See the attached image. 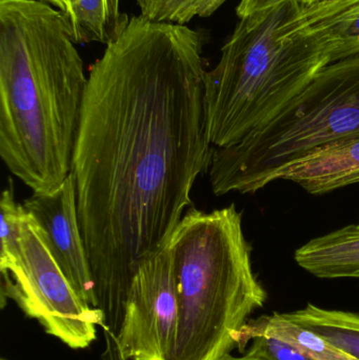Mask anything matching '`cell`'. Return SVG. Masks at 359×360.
I'll return each instance as SVG.
<instances>
[{"instance_id": "obj_1", "label": "cell", "mask_w": 359, "mask_h": 360, "mask_svg": "<svg viewBox=\"0 0 359 360\" xmlns=\"http://www.w3.org/2000/svg\"><path fill=\"white\" fill-rule=\"evenodd\" d=\"M204 46L202 32L139 15L89 73L72 174L107 353L135 271L169 243L210 168Z\"/></svg>"}, {"instance_id": "obj_2", "label": "cell", "mask_w": 359, "mask_h": 360, "mask_svg": "<svg viewBox=\"0 0 359 360\" xmlns=\"http://www.w3.org/2000/svg\"><path fill=\"white\" fill-rule=\"evenodd\" d=\"M88 80L60 10L0 0V156L36 194L72 172Z\"/></svg>"}, {"instance_id": "obj_3", "label": "cell", "mask_w": 359, "mask_h": 360, "mask_svg": "<svg viewBox=\"0 0 359 360\" xmlns=\"http://www.w3.org/2000/svg\"><path fill=\"white\" fill-rule=\"evenodd\" d=\"M354 0H290L240 18L218 63L204 73L207 129L214 148L269 122L331 63L337 22Z\"/></svg>"}, {"instance_id": "obj_4", "label": "cell", "mask_w": 359, "mask_h": 360, "mask_svg": "<svg viewBox=\"0 0 359 360\" xmlns=\"http://www.w3.org/2000/svg\"><path fill=\"white\" fill-rule=\"evenodd\" d=\"M178 288L176 338L169 360H219L238 349L242 329L267 293L235 205L190 207L169 240Z\"/></svg>"}, {"instance_id": "obj_5", "label": "cell", "mask_w": 359, "mask_h": 360, "mask_svg": "<svg viewBox=\"0 0 359 360\" xmlns=\"http://www.w3.org/2000/svg\"><path fill=\"white\" fill-rule=\"evenodd\" d=\"M359 136V53L331 63L280 113L242 141L214 148L209 175L216 196L253 194L276 171L315 148Z\"/></svg>"}, {"instance_id": "obj_6", "label": "cell", "mask_w": 359, "mask_h": 360, "mask_svg": "<svg viewBox=\"0 0 359 360\" xmlns=\"http://www.w3.org/2000/svg\"><path fill=\"white\" fill-rule=\"evenodd\" d=\"M1 272V304L14 302L25 317L72 350L88 349L105 325L103 313L76 293L27 212L16 257Z\"/></svg>"}, {"instance_id": "obj_7", "label": "cell", "mask_w": 359, "mask_h": 360, "mask_svg": "<svg viewBox=\"0 0 359 360\" xmlns=\"http://www.w3.org/2000/svg\"><path fill=\"white\" fill-rule=\"evenodd\" d=\"M178 316L174 256L168 243L133 275L114 360H169Z\"/></svg>"}, {"instance_id": "obj_8", "label": "cell", "mask_w": 359, "mask_h": 360, "mask_svg": "<svg viewBox=\"0 0 359 360\" xmlns=\"http://www.w3.org/2000/svg\"><path fill=\"white\" fill-rule=\"evenodd\" d=\"M23 205L37 222L48 250L76 293L96 308L95 283L80 228L72 172L56 191L48 194L34 193Z\"/></svg>"}, {"instance_id": "obj_9", "label": "cell", "mask_w": 359, "mask_h": 360, "mask_svg": "<svg viewBox=\"0 0 359 360\" xmlns=\"http://www.w3.org/2000/svg\"><path fill=\"white\" fill-rule=\"evenodd\" d=\"M289 180L312 195L359 184V136L315 148L276 171L272 182Z\"/></svg>"}, {"instance_id": "obj_10", "label": "cell", "mask_w": 359, "mask_h": 360, "mask_svg": "<svg viewBox=\"0 0 359 360\" xmlns=\"http://www.w3.org/2000/svg\"><path fill=\"white\" fill-rule=\"evenodd\" d=\"M294 259L318 278H359V224H350L295 251Z\"/></svg>"}, {"instance_id": "obj_11", "label": "cell", "mask_w": 359, "mask_h": 360, "mask_svg": "<svg viewBox=\"0 0 359 360\" xmlns=\"http://www.w3.org/2000/svg\"><path fill=\"white\" fill-rule=\"evenodd\" d=\"M63 12L75 44L115 41L130 18L120 11V0H67Z\"/></svg>"}, {"instance_id": "obj_12", "label": "cell", "mask_w": 359, "mask_h": 360, "mask_svg": "<svg viewBox=\"0 0 359 360\" xmlns=\"http://www.w3.org/2000/svg\"><path fill=\"white\" fill-rule=\"evenodd\" d=\"M293 325L311 332L337 350L359 360V314L328 310L308 304L305 308L280 313Z\"/></svg>"}, {"instance_id": "obj_13", "label": "cell", "mask_w": 359, "mask_h": 360, "mask_svg": "<svg viewBox=\"0 0 359 360\" xmlns=\"http://www.w3.org/2000/svg\"><path fill=\"white\" fill-rule=\"evenodd\" d=\"M242 331V340L247 344L256 334H267L301 349L315 360H358L333 348L311 332L293 325L280 313L249 321Z\"/></svg>"}, {"instance_id": "obj_14", "label": "cell", "mask_w": 359, "mask_h": 360, "mask_svg": "<svg viewBox=\"0 0 359 360\" xmlns=\"http://www.w3.org/2000/svg\"><path fill=\"white\" fill-rule=\"evenodd\" d=\"M0 266H2L16 257L20 247L21 230L27 216L25 205L15 200L14 186L11 179L0 199Z\"/></svg>"}, {"instance_id": "obj_15", "label": "cell", "mask_w": 359, "mask_h": 360, "mask_svg": "<svg viewBox=\"0 0 359 360\" xmlns=\"http://www.w3.org/2000/svg\"><path fill=\"white\" fill-rule=\"evenodd\" d=\"M250 342L242 354L263 360H315L301 349L267 334H256Z\"/></svg>"}, {"instance_id": "obj_16", "label": "cell", "mask_w": 359, "mask_h": 360, "mask_svg": "<svg viewBox=\"0 0 359 360\" xmlns=\"http://www.w3.org/2000/svg\"><path fill=\"white\" fill-rule=\"evenodd\" d=\"M339 46L335 53L334 61L359 53V0L341 14L337 22Z\"/></svg>"}, {"instance_id": "obj_17", "label": "cell", "mask_w": 359, "mask_h": 360, "mask_svg": "<svg viewBox=\"0 0 359 360\" xmlns=\"http://www.w3.org/2000/svg\"><path fill=\"white\" fill-rule=\"evenodd\" d=\"M286 1H290V0H240L236 8V14L240 18H242Z\"/></svg>"}, {"instance_id": "obj_18", "label": "cell", "mask_w": 359, "mask_h": 360, "mask_svg": "<svg viewBox=\"0 0 359 360\" xmlns=\"http://www.w3.org/2000/svg\"><path fill=\"white\" fill-rule=\"evenodd\" d=\"M219 360H263L256 359V357H251L248 356V355L246 354H242L240 356H234V355L232 354H227L226 356H223V359H221Z\"/></svg>"}, {"instance_id": "obj_19", "label": "cell", "mask_w": 359, "mask_h": 360, "mask_svg": "<svg viewBox=\"0 0 359 360\" xmlns=\"http://www.w3.org/2000/svg\"><path fill=\"white\" fill-rule=\"evenodd\" d=\"M42 1L51 4V6H55L60 11L65 10V4H67V0H42Z\"/></svg>"}, {"instance_id": "obj_20", "label": "cell", "mask_w": 359, "mask_h": 360, "mask_svg": "<svg viewBox=\"0 0 359 360\" xmlns=\"http://www.w3.org/2000/svg\"><path fill=\"white\" fill-rule=\"evenodd\" d=\"M297 1L303 2V4H314V2L318 1V0H297Z\"/></svg>"}, {"instance_id": "obj_21", "label": "cell", "mask_w": 359, "mask_h": 360, "mask_svg": "<svg viewBox=\"0 0 359 360\" xmlns=\"http://www.w3.org/2000/svg\"><path fill=\"white\" fill-rule=\"evenodd\" d=\"M322 1H335V0H322Z\"/></svg>"}]
</instances>
